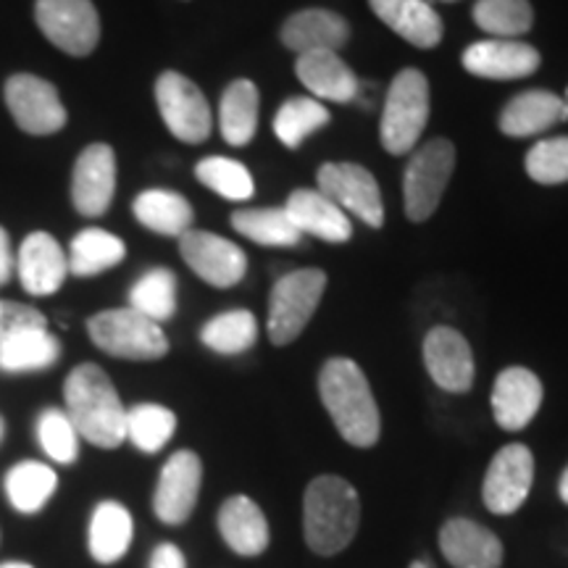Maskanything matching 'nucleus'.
<instances>
[{
	"label": "nucleus",
	"instance_id": "obj_1",
	"mask_svg": "<svg viewBox=\"0 0 568 568\" xmlns=\"http://www.w3.org/2000/svg\"><path fill=\"white\" fill-rule=\"evenodd\" d=\"M63 400L80 439L103 450H113L126 439V408L111 376L98 364L71 368L63 382Z\"/></svg>",
	"mask_w": 568,
	"mask_h": 568
},
{
	"label": "nucleus",
	"instance_id": "obj_2",
	"mask_svg": "<svg viewBox=\"0 0 568 568\" xmlns=\"http://www.w3.org/2000/svg\"><path fill=\"white\" fill-rule=\"evenodd\" d=\"M318 397L335 429L353 447H374L382 432L372 385L351 358H329L318 372Z\"/></svg>",
	"mask_w": 568,
	"mask_h": 568
},
{
	"label": "nucleus",
	"instance_id": "obj_3",
	"mask_svg": "<svg viewBox=\"0 0 568 568\" xmlns=\"http://www.w3.org/2000/svg\"><path fill=\"white\" fill-rule=\"evenodd\" d=\"M361 497L355 487L335 474L316 477L305 487L303 535L316 556H337L358 535Z\"/></svg>",
	"mask_w": 568,
	"mask_h": 568
},
{
	"label": "nucleus",
	"instance_id": "obj_4",
	"mask_svg": "<svg viewBox=\"0 0 568 568\" xmlns=\"http://www.w3.org/2000/svg\"><path fill=\"white\" fill-rule=\"evenodd\" d=\"M426 122H429V80L418 69L397 71L387 90L379 122V138L385 151L393 155L414 151L426 130Z\"/></svg>",
	"mask_w": 568,
	"mask_h": 568
},
{
	"label": "nucleus",
	"instance_id": "obj_5",
	"mask_svg": "<svg viewBox=\"0 0 568 568\" xmlns=\"http://www.w3.org/2000/svg\"><path fill=\"white\" fill-rule=\"evenodd\" d=\"M326 290L322 268H297L276 280L268 297L266 332L274 345H290L303 335L311 316L316 314Z\"/></svg>",
	"mask_w": 568,
	"mask_h": 568
},
{
	"label": "nucleus",
	"instance_id": "obj_6",
	"mask_svg": "<svg viewBox=\"0 0 568 568\" xmlns=\"http://www.w3.org/2000/svg\"><path fill=\"white\" fill-rule=\"evenodd\" d=\"M90 339L103 353L124 361H159L169 353V339L161 324L134 308L101 311L88 322Z\"/></svg>",
	"mask_w": 568,
	"mask_h": 568
},
{
	"label": "nucleus",
	"instance_id": "obj_7",
	"mask_svg": "<svg viewBox=\"0 0 568 568\" xmlns=\"http://www.w3.org/2000/svg\"><path fill=\"white\" fill-rule=\"evenodd\" d=\"M453 169H456V148L445 138L424 142L410 155L406 174H403V197H406V216L410 222H426L437 211Z\"/></svg>",
	"mask_w": 568,
	"mask_h": 568
},
{
	"label": "nucleus",
	"instance_id": "obj_8",
	"mask_svg": "<svg viewBox=\"0 0 568 568\" xmlns=\"http://www.w3.org/2000/svg\"><path fill=\"white\" fill-rule=\"evenodd\" d=\"M155 103H159L163 124L176 140L190 142V145H201L203 140H209L213 130L211 105L193 80H187L180 71H163L155 82Z\"/></svg>",
	"mask_w": 568,
	"mask_h": 568
},
{
	"label": "nucleus",
	"instance_id": "obj_9",
	"mask_svg": "<svg viewBox=\"0 0 568 568\" xmlns=\"http://www.w3.org/2000/svg\"><path fill=\"white\" fill-rule=\"evenodd\" d=\"M34 21L55 48L69 55H90L101 40V17L92 0H38Z\"/></svg>",
	"mask_w": 568,
	"mask_h": 568
},
{
	"label": "nucleus",
	"instance_id": "obj_10",
	"mask_svg": "<svg viewBox=\"0 0 568 568\" xmlns=\"http://www.w3.org/2000/svg\"><path fill=\"white\" fill-rule=\"evenodd\" d=\"M6 105H9L13 122L27 134H55L69 122L59 90L42 77L13 74L3 88Z\"/></svg>",
	"mask_w": 568,
	"mask_h": 568
},
{
	"label": "nucleus",
	"instance_id": "obj_11",
	"mask_svg": "<svg viewBox=\"0 0 568 568\" xmlns=\"http://www.w3.org/2000/svg\"><path fill=\"white\" fill-rule=\"evenodd\" d=\"M318 193L339 209L358 216L361 222L379 230L385 224V203L374 174L361 163H324L316 174Z\"/></svg>",
	"mask_w": 568,
	"mask_h": 568
},
{
	"label": "nucleus",
	"instance_id": "obj_12",
	"mask_svg": "<svg viewBox=\"0 0 568 568\" xmlns=\"http://www.w3.org/2000/svg\"><path fill=\"white\" fill-rule=\"evenodd\" d=\"M535 485V456L527 445L510 443L497 450L481 485V500L489 514L510 516L527 503Z\"/></svg>",
	"mask_w": 568,
	"mask_h": 568
},
{
	"label": "nucleus",
	"instance_id": "obj_13",
	"mask_svg": "<svg viewBox=\"0 0 568 568\" xmlns=\"http://www.w3.org/2000/svg\"><path fill=\"white\" fill-rule=\"evenodd\" d=\"M203 485L201 456L193 450H176L161 468L153 493V514L166 527H182L197 506Z\"/></svg>",
	"mask_w": 568,
	"mask_h": 568
},
{
	"label": "nucleus",
	"instance_id": "obj_14",
	"mask_svg": "<svg viewBox=\"0 0 568 568\" xmlns=\"http://www.w3.org/2000/svg\"><path fill=\"white\" fill-rule=\"evenodd\" d=\"M180 253L184 264L193 268L203 282H209L211 287H234L237 282H243L247 272L243 247L213 232H184L180 237Z\"/></svg>",
	"mask_w": 568,
	"mask_h": 568
},
{
	"label": "nucleus",
	"instance_id": "obj_15",
	"mask_svg": "<svg viewBox=\"0 0 568 568\" xmlns=\"http://www.w3.org/2000/svg\"><path fill=\"white\" fill-rule=\"evenodd\" d=\"M116 193V153L105 142L88 145L74 163L71 174V201L88 219L103 216Z\"/></svg>",
	"mask_w": 568,
	"mask_h": 568
},
{
	"label": "nucleus",
	"instance_id": "obj_16",
	"mask_svg": "<svg viewBox=\"0 0 568 568\" xmlns=\"http://www.w3.org/2000/svg\"><path fill=\"white\" fill-rule=\"evenodd\" d=\"M424 366L445 393H468L474 387V353L468 339L453 326H435L424 337Z\"/></svg>",
	"mask_w": 568,
	"mask_h": 568
},
{
	"label": "nucleus",
	"instance_id": "obj_17",
	"mask_svg": "<svg viewBox=\"0 0 568 568\" xmlns=\"http://www.w3.org/2000/svg\"><path fill=\"white\" fill-rule=\"evenodd\" d=\"M464 69L481 80H524L539 69V51L518 40H479L464 51Z\"/></svg>",
	"mask_w": 568,
	"mask_h": 568
},
{
	"label": "nucleus",
	"instance_id": "obj_18",
	"mask_svg": "<svg viewBox=\"0 0 568 568\" xmlns=\"http://www.w3.org/2000/svg\"><path fill=\"white\" fill-rule=\"evenodd\" d=\"M542 382L524 366L503 368L493 387V414L500 429L521 432L542 406Z\"/></svg>",
	"mask_w": 568,
	"mask_h": 568
},
{
	"label": "nucleus",
	"instance_id": "obj_19",
	"mask_svg": "<svg viewBox=\"0 0 568 568\" xmlns=\"http://www.w3.org/2000/svg\"><path fill=\"white\" fill-rule=\"evenodd\" d=\"M439 552L453 568H500L503 542L471 518H447L439 529Z\"/></svg>",
	"mask_w": 568,
	"mask_h": 568
},
{
	"label": "nucleus",
	"instance_id": "obj_20",
	"mask_svg": "<svg viewBox=\"0 0 568 568\" xmlns=\"http://www.w3.org/2000/svg\"><path fill=\"white\" fill-rule=\"evenodd\" d=\"M17 272L21 287L34 297H45L59 293L63 280L69 274V258L63 255L59 240L48 232H32L30 237L21 243Z\"/></svg>",
	"mask_w": 568,
	"mask_h": 568
},
{
	"label": "nucleus",
	"instance_id": "obj_21",
	"mask_svg": "<svg viewBox=\"0 0 568 568\" xmlns=\"http://www.w3.org/2000/svg\"><path fill=\"white\" fill-rule=\"evenodd\" d=\"M280 34L284 45L297 55L322 51L339 53L351 40V24L335 11L305 9L284 21Z\"/></svg>",
	"mask_w": 568,
	"mask_h": 568
},
{
	"label": "nucleus",
	"instance_id": "obj_22",
	"mask_svg": "<svg viewBox=\"0 0 568 568\" xmlns=\"http://www.w3.org/2000/svg\"><path fill=\"white\" fill-rule=\"evenodd\" d=\"M219 535L226 542V548L243 558H255L268 548V521L266 514L255 500L247 495L226 497L216 516Z\"/></svg>",
	"mask_w": 568,
	"mask_h": 568
},
{
	"label": "nucleus",
	"instance_id": "obj_23",
	"mask_svg": "<svg viewBox=\"0 0 568 568\" xmlns=\"http://www.w3.org/2000/svg\"><path fill=\"white\" fill-rule=\"evenodd\" d=\"M284 211L301 234H314L332 245H343L353 237V224L347 213L318 190H295L284 203Z\"/></svg>",
	"mask_w": 568,
	"mask_h": 568
},
{
	"label": "nucleus",
	"instance_id": "obj_24",
	"mask_svg": "<svg viewBox=\"0 0 568 568\" xmlns=\"http://www.w3.org/2000/svg\"><path fill=\"white\" fill-rule=\"evenodd\" d=\"M566 101L550 90H527L510 98L500 113V132L508 138H535L566 122Z\"/></svg>",
	"mask_w": 568,
	"mask_h": 568
},
{
	"label": "nucleus",
	"instance_id": "obj_25",
	"mask_svg": "<svg viewBox=\"0 0 568 568\" xmlns=\"http://www.w3.org/2000/svg\"><path fill=\"white\" fill-rule=\"evenodd\" d=\"M295 74L311 95L332 103H353L358 98L361 82L355 71L339 59V53H303L295 61Z\"/></svg>",
	"mask_w": 568,
	"mask_h": 568
},
{
	"label": "nucleus",
	"instance_id": "obj_26",
	"mask_svg": "<svg viewBox=\"0 0 568 568\" xmlns=\"http://www.w3.org/2000/svg\"><path fill=\"white\" fill-rule=\"evenodd\" d=\"M134 537V518L119 500L98 503L90 516L88 550L95 564L113 566L130 550Z\"/></svg>",
	"mask_w": 568,
	"mask_h": 568
},
{
	"label": "nucleus",
	"instance_id": "obj_27",
	"mask_svg": "<svg viewBox=\"0 0 568 568\" xmlns=\"http://www.w3.org/2000/svg\"><path fill=\"white\" fill-rule=\"evenodd\" d=\"M372 11L395 34L416 48H435L443 40V19L426 0H368Z\"/></svg>",
	"mask_w": 568,
	"mask_h": 568
},
{
	"label": "nucleus",
	"instance_id": "obj_28",
	"mask_svg": "<svg viewBox=\"0 0 568 568\" xmlns=\"http://www.w3.org/2000/svg\"><path fill=\"white\" fill-rule=\"evenodd\" d=\"M138 222L163 237H182L184 232L193 230L195 213L187 197L172 190H145L134 197L132 203Z\"/></svg>",
	"mask_w": 568,
	"mask_h": 568
},
{
	"label": "nucleus",
	"instance_id": "obj_29",
	"mask_svg": "<svg viewBox=\"0 0 568 568\" xmlns=\"http://www.w3.org/2000/svg\"><path fill=\"white\" fill-rule=\"evenodd\" d=\"M3 489L13 510L32 516L45 508L48 500L55 495L59 474L48 464H40V460H21V464L9 468Z\"/></svg>",
	"mask_w": 568,
	"mask_h": 568
},
{
	"label": "nucleus",
	"instance_id": "obj_30",
	"mask_svg": "<svg viewBox=\"0 0 568 568\" xmlns=\"http://www.w3.org/2000/svg\"><path fill=\"white\" fill-rule=\"evenodd\" d=\"M258 88L251 80H234L224 90L219 105V130L222 138L234 148H243L255 138L258 130Z\"/></svg>",
	"mask_w": 568,
	"mask_h": 568
},
{
	"label": "nucleus",
	"instance_id": "obj_31",
	"mask_svg": "<svg viewBox=\"0 0 568 568\" xmlns=\"http://www.w3.org/2000/svg\"><path fill=\"white\" fill-rule=\"evenodd\" d=\"M59 358L61 343L59 337L48 332V326L17 332L0 345V372L6 374L42 372V368H51Z\"/></svg>",
	"mask_w": 568,
	"mask_h": 568
},
{
	"label": "nucleus",
	"instance_id": "obj_32",
	"mask_svg": "<svg viewBox=\"0 0 568 568\" xmlns=\"http://www.w3.org/2000/svg\"><path fill=\"white\" fill-rule=\"evenodd\" d=\"M126 247L116 234L90 226L71 240L69 272L74 276H98L124 261Z\"/></svg>",
	"mask_w": 568,
	"mask_h": 568
},
{
	"label": "nucleus",
	"instance_id": "obj_33",
	"mask_svg": "<svg viewBox=\"0 0 568 568\" xmlns=\"http://www.w3.org/2000/svg\"><path fill=\"white\" fill-rule=\"evenodd\" d=\"M232 226L243 237L266 247H293L301 243V230L282 209H240L232 213Z\"/></svg>",
	"mask_w": 568,
	"mask_h": 568
},
{
	"label": "nucleus",
	"instance_id": "obj_34",
	"mask_svg": "<svg viewBox=\"0 0 568 568\" xmlns=\"http://www.w3.org/2000/svg\"><path fill=\"white\" fill-rule=\"evenodd\" d=\"M329 109L316 98H287L274 116V134L290 151L301 148L311 134L329 124Z\"/></svg>",
	"mask_w": 568,
	"mask_h": 568
},
{
	"label": "nucleus",
	"instance_id": "obj_35",
	"mask_svg": "<svg viewBox=\"0 0 568 568\" xmlns=\"http://www.w3.org/2000/svg\"><path fill=\"white\" fill-rule=\"evenodd\" d=\"M201 339L213 353L240 355L251 351L255 339H258V322H255V316L245 308L224 311V314L213 316L211 322L203 326Z\"/></svg>",
	"mask_w": 568,
	"mask_h": 568
},
{
	"label": "nucleus",
	"instance_id": "obj_36",
	"mask_svg": "<svg viewBox=\"0 0 568 568\" xmlns=\"http://www.w3.org/2000/svg\"><path fill=\"white\" fill-rule=\"evenodd\" d=\"M176 432V416L174 410L159 403H138L126 410V439L138 447L140 453H153L163 450L169 445V439Z\"/></svg>",
	"mask_w": 568,
	"mask_h": 568
},
{
	"label": "nucleus",
	"instance_id": "obj_37",
	"mask_svg": "<svg viewBox=\"0 0 568 568\" xmlns=\"http://www.w3.org/2000/svg\"><path fill=\"white\" fill-rule=\"evenodd\" d=\"M130 308L151 322H169L176 314V276L169 268H151L132 284Z\"/></svg>",
	"mask_w": 568,
	"mask_h": 568
},
{
	"label": "nucleus",
	"instance_id": "obj_38",
	"mask_svg": "<svg viewBox=\"0 0 568 568\" xmlns=\"http://www.w3.org/2000/svg\"><path fill=\"white\" fill-rule=\"evenodd\" d=\"M474 21L487 34H497V40H516L527 34L535 24V11L529 0H477Z\"/></svg>",
	"mask_w": 568,
	"mask_h": 568
},
{
	"label": "nucleus",
	"instance_id": "obj_39",
	"mask_svg": "<svg viewBox=\"0 0 568 568\" xmlns=\"http://www.w3.org/2000/svg\"><path fill=\"white\" fill-rule=\"evenodd\" d=\"M197 182L213 190L226 201H251L255 193L253 176L240 161L224 159V155H209L195 166Z\"/></svg>",
	"mask_w": 568,
	"mask_h": 568
},
{
	"label": "nucleus",
	"instance_id": "obj_40",
	"mask_svg": "<svg viewBox=\"0 0 568 568\" xmlns=\"http://www.w3.org/2000/svg\"><path fill=\"white\" fill-rule=\"evenodd\" d=\"M38 443L55 464L71 466L80 456V435H77L67 410L61 408L42 410L38 418Z\"/></svg>",
	"mask_w": 568,
	"mask_h": 568
},
{
	"label": "nucleus",
	"instance_id": "obj_41",
	"mask_svg": "<svg viewBox=\"0 0 568 568\" xmlns=\"http://www.w3.org/2000/svg\"><path fill=\"white\" fill-rule=\"evenodd\" d=\"M527 174L537 184H564L568 182V134L539 140L527 153Z\"/></svg>",
	"mask_w": 568,
	"mask_h": 568
},
{
	"label": "nucleus",
	"instance_id": "obj_42",
	"mask_svg": "<svg viewBox=\"0 0 568 568\" xmlns=\"http://www.w3.org/2000/svg\"><path fill=\"white\" fill-rule=\"evenodd\" d=\"M40 326H48V318L38 308L24 303L0 301V345L11 339L17 332L40 329Z\"/></svg>",
	"mask_w": 568,
	"mask_h": 568
},
{
	"label": "nucleus",
	"instance_id": "obj_43",
	"mask_svg": "<svg viewBox=\"0 0 568 568\" xmlns=\"http://www.w3.org/2000/svg\"><path fill=\"white\" fill-rule=\"evenodd\" d=\"M148 568H187V560H184V552L174 542H161L153 550Z\"/></svg>",
	"mask_w": 568,
	"mask_h": 568
},
{
	"label": "nucleus",
	"instance_id": "obj_44",
	"mask_svg": "<svg viewBox=\"0 0 568 568\" xmlns=\"http://www.w3.org/2000/svg\"><path fill=\"white\" fill-rule=\"evenodd\" d=\"M13 253H11V240H9V232L0 226V287H3L6 282L11 280L13 274Z\"/></svg>",
	"mask_w": 568,
	"mask_h": 568
},
{
	"label": "nucleus",
	"instance_id": "obj_45",
	"mask_svg": "<svg viewBox=\"0 0 568 568\" xmlns=\"http://www.w3.org/2000/svg\"><path fill=\"white\" fill-rule=\"evenodd\" d=\"M558 495H560V500L568 506V466L564 468V474H560V479H558Z\"/></svg>",
	"mask_w": 568,
	"mask_h": 568
},
{
	"label": "nucleus",
	"instance_id": "obj_46",
	"mask_svg": "<svg viewBox=\"0 0 568 568\" xmlns=\"http://www.w3.org/2000/svg\"><path fill=\"white\" fill-rule=\"evenodd\" d=\"M0 568H34V566L24 564V560H9V564H0Z\"/></svg>",
	"mask_w": 568,
	"mask_h": 568
},
{
	"label": "nucleus",
	"instance_id": "obj_47",
	"mask_svg": "<svg viewBox=\"0 0 568 568\" xmlns=\"http://www.w3.org/2000/svg\"><path fill=\"white\" fill-rule=\"evenodd\" d=\"M410 568H432V566H429V560H414Z\"/></svg>",
	"mask_w": 568,
	"mask_h": 568
},
{
	"label": "nucleus",
	"instance_id": "obj_48",
	"mask_svg": "<svg viewBox=\"0 0 568 568\" xmlns=\"http://www.w3.org/2000/svg\"><path fill=\"white\" fill-rule=\"evenodd\" d=\"M3 429H6V426H3V418H0V439H3Z\"/></svg>",
	"mask_w": 568,
	"mask_h": 568
},
{
	"label": "nucleus",
	"instance_id": "obj_49",
	"mask_svg": "<svg viewBox=\"0 0 568 568\" xmlns=\"http://www.w3.org/2000/svg\"><path fill=\"white\" fill-rule=\"evenodd\" d=\"M564 101H566V109H568V90H566V98H564Z\"/></svg>",
	"mask_w": 568,
	"mask_h": 568
}]
</instances>
